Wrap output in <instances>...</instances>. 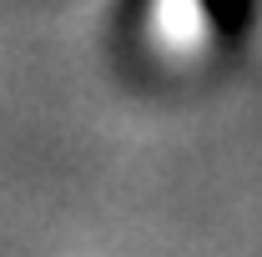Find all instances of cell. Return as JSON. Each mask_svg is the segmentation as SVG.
Masks as SVG:
<instances>
[{"instance_id": "obj_1", "label": "cell", "mask_w": 262, "mask_h": 257, "mask_svg": "<svg viewBox=\"0 0 262 257\" xmlns=\"http://www.w3.org/2000/svg\"><path fill=\"white\" fill-rule=\"evenodd\" d=\"M157 35L171 51H187L202 40V0H162L157 5Z\"/></svg>"}]
</instances>
